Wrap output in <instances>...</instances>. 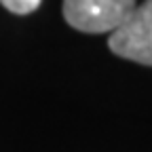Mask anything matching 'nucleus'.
<instances>
[{
	"label": "nucleus",
	"mask_w": 152,
	"mask_h": 152,
	"mask_svg": "<svg viewBox=\"0 0 152 152\" xmlns=\"http://www.w3.org/2000/svg\"><path fill=\"white\" fill-rule=\"evenodd\" d=\"M135 9V0H64L66 21L78 32H114Z\"/></svg>",
	"instance_id": "obj_1"
},
{
	"label": "nucleus",
	"mask_w": 152,
	"mask_h": 152,
	"mask_svg": "<svg viewBox=\"0 0 152 152\" xmlns=\"http://www.w3.org/2000/svg\"><path fill=\"white\" fill-rule=\"evenodd\" d=\"M108 47L118 57L152 66V0L135 4L125 21L110 32Z\"/></svg>",
	"instance_id": "obj_2"
},
{
	"label": "nucleus",
	"mask_w": 152,
	"mask_h": 152,
	"mask_svg": "<svg viewBox=\"0 0 152 152\" xmlns=\"http://www.w3.org/2000/svg\"><path fill=\"white\" fill-rule=\"evenodd\" d=\"M2 7H7L11 13H17V15H26V13H32L38 9L40 0H0Z\"/></svg>",
	"instance_id": "obj_3"
}]
</instances>
